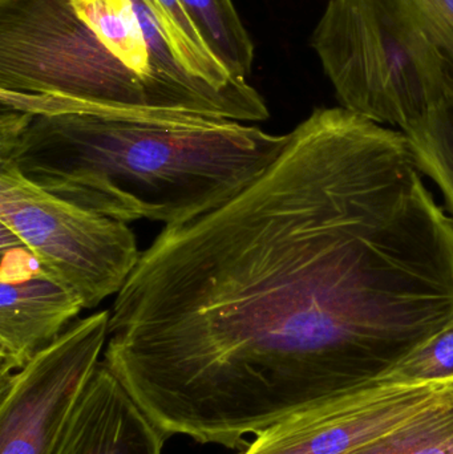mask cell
Wrapping results in <instances>:
<instances>
[{
    "label": "cell",
    "mask_w": 453,
    "mask_h": 454,
    "mask_svg": "<svg viewBox=\"0 0 453 454\" xmlns=\"http://www.w3.org/2000/svg\"><path fill=\"white\" fill-rule=\"evenodd\" d=\"M109 312L104 363L157 427L242 450L451 325L453 220L402 130L316 108L241 193L164 226Z\"/></svg>",
    "instance_id": "1"
},
{
    "label": "cell",
    "mask_w": 453,
    "mask_h": 454,
    "mask_svg": "<svg viewBox=\"0 0 453 454\" xmlns=\"http://www.w3.org/2000/svg\"><path fill=\"white\" fill-rule=\"evenodd\" d=\"M168 437L101 362L52 454H162Z\"/></svg>",
    "instance_id": "9"
},
{
    "label": "cell",
    "mask_w": 453,
    "mask_h": 454,
    "mask_svg": "<svg viewBox=\"0 0 453 454\" xmlns=\"http://www.w3.org/2000/svg\"><path fill=\"white\" fill-rule=\"evenodd\" d=\"M161 12L165 18L172 23V26L180 32L181 36L199 52L212 55L205 45L204 40L199 36L194 27L193 21L189 18L184 8L181 0H156ZM213 56V55H212Z\"/></svg>",
    "instance_id": "15"
},
{
    "label": "cell",
    "mask_w": 453,
    "mask_h": 454,
    "mask_svg": "<svg viewBox=\"0 0 453 454\" xmlns=\"http://www.w3.org/2000/svg\"><path fill=\"white\" fill-rule=\"evenodd\" d=\"M213 58L237 79H247L254 44L231 0H181Z\"/></svg>",
    "instance_id": "10"
},
{
    "label": "cell",
    "mask_w": 453,
    "mask_h": 454,
    "mask_svg": "<svg viewBox=\"0 0 453 454\" xmlns=\"http://www.w3.org/2000/svg\"><path fill=\"white\" fill-rule=\"evenodd\" d=\"M111 312L74 320L52 344L0 379V454H52L105 351Z\"/></svg>",
    "instance_id": "6"
},
{
    "label": "cell",
    "mask_w": 453,
    "mask_h": 454,
    "mask_svg": "<svg viewBox=\"0 0 453 454\" xmlns=\"http://www.w3.org/2000/svg\"><path fill=\"white\" fill-rule=\"evenodd\" d=\"M453 72V0H399Z\"/></svg>",
    "instance_id": "14"
},
{
    "label": "cell",
    "mask_w": 453,
    "mask_h": 454,
    "mask_svg": "<svg viewBox=\"0 0 453 454\" xmlns=\"http://www.w3.org/2000/svg\"><path fill=\"white\" fill-rule=\"evenodd\" d=\"M403 133L418 168L441 189L453 220V79L428 114Z\"/></svg>",
    "instance_id": "11"
},
{
    "label": "cell",
    "mask_w": 453,
    "mask_h": 454,
    "mask_svg": "<svg viewBox=\"0 0 453 454\" xmlns=\"http://www.w3.org/2000/svg\"><path fill=\"white\" fill-rule=\"evenodd\" d=\"M0 253V379H4L52 344L84 307L3 225Z\"/></svg>",
    "instance_id": "8"
},
{
    "label": "cell",
    "mask_w": 453,
    "mask_h": 454,
    "mask_svg": "<svg viewBox=\"0 0 453 454\" xmlns=\"http://www.w3.org/2000/svg\"><path fill=\"white\" fill-rule=\"evenodd\" d=\"M0 90L239 122L270 116L247 79L191 47L156 0H0Z\"/></svg>",
    "instance_id": "3"
},
{
    "label": "cell",
    "mask_w": 453,
    "mask_h": 454,
    "mask_svg": "<svg viewBox=\"0 0 453 454\" xmlns=\"http://www.w3.org/2000/svg\"><path fill=\"white\" fill-rule=\"evenodd\" d=\"M375 380L398 384L452 383L453 322Z\"/></svg>",
    "instance_id": "13"
},
{
    "label": "cell",
    "mask_w": 453,
    "mask_h": 454,
    "mask_svg": "<svg viewBox=\"0 0 453 454\" xmlns=\"http://www.w3.org/2000/svg\"><path fill=\"white\" fill-rule=\"evenodd\" d=\"M452 388L453 381L372 380L285 416L255 434L238 454H350L441 402Z\"/></svg>",
    "instance_id": "7"
},
{
    "label": "cell",
    "mask_w": 453,
    "mask_h": 454,
    "mask_svg": "<svg viewBox=\"0 0 453 454\" xmlns=\"http://www.w3.org/2000/svg\"><path fill=\"white\" fill-rule=\"evenodd\" d=\"M286 141L233 120L0 90V164L125 223L172 226L212 212L257 180Z\"/></svg>",
    "instance_id": "2"
},
{
    "label": "cell",
    "mask_w": 453,
    "mask_h": 454,
    "mask_svg": "<svg viewBox=\"0 0 453 454\" xmlns=\"http://www.w3.org/2000/svg\"><path fill=\"white\" fill-rule=\"evenodd\" d=\"M0 223L85 309L116 296L143 253L128 223L50 193L11 164H0Z\"/></svg>",
    "instance_id": "5"
},
{
    "label": "cell",
    "mask_w": 453,
    "mask_h": 454,
    "mask_svg": "<svg viewBox=\"0 0 453 454\" xmlns=\"http://www.w3.org/2000/svg\"><path fill=\"white\" fill-rule=\"evenodd\" d=\"M311 47L340 106L402 132L428 114L453 79L399 0H329Z\"/></svg>",
    "instance_id": "4"
},
{
    "label": "cell",
    "mask_w": 453,
    "mask_h": 454,
    "mask_svg": "<svg viewBox=\"0 0 453 454\" xmlns=\"http://www.w3.org/2000/svg\"><path fill=\"white\" fill-rule=\"evenodd\" d=\"M350 454H453V388L441 402Z\"/></svg>",
    "instance_id": "12"
}]
</instances>
